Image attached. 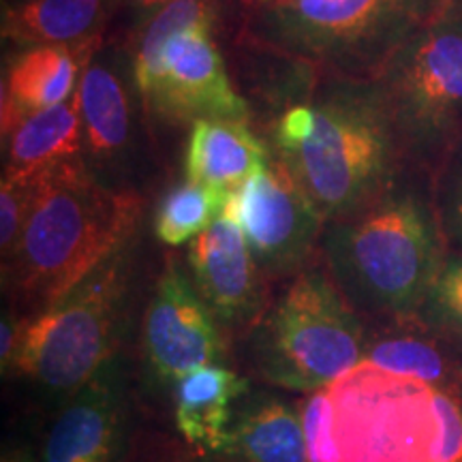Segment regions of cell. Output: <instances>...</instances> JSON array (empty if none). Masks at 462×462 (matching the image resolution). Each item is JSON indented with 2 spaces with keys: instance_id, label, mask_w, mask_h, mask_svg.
Instances as JSON below:
<instances>
[{
  "instance_id": "cell-1",
  "label": "cell",
  "mask_w": 462,
  "mask_h": 462,
  "mask_svg": "<svg viewBox=\"0 0 462 462\" xmlns=\"http://www.w3.org/2000/svg\"><path fill=\"white\" fill-rule=\"evenodd\" d=\"M273 142L326 223L366 206L409 167L377 79L315 69L276 120Z\"/></svg>"
},
{
  "instance_id": "cell-2",
  "label": "cell",
  "mask_w": 462,
  "mask_h": 462,
  "mask_svg": "<svg viewBox=\"0 0 462 462\" xmlns=\"http://www.w3.org/2000/svg\"><path fill=\"white\" fill-rule=\"evenodd\" d=\"M143 199L95 176L84 157L39 171L20 245L3 268V285L22 319L60 302L109 257L131 245Z\"/></svg>"
},
{
  "instance_id": "cell-3",
  "label": "cell",
  "mask_w": 462,
  "mask_h": 462,
  "mask_svg": "<svg viewBox=\"0 0 462 462\" xmlns=\"http://www.w3.org/2000/svg\"><path fill=\"white\" fill-rule=\"evenodd\" d=\"M430 189L429 173L407 167L366 206L326 223L323 257L349 304L388 315L426 304L446 262Z\"/></svg>"
},
{
  "instance_id": "cell-4",
  "label": "cell",
  "mask_w": 462,
  "mask_h": 462,
  "mask_svg": "<svg viewBox=\"0 0 462 462\" xmlns=\"http://www.w3.org/2000/svg\"><path fill=\"white\" fill-rule=\"evenodd\" d=\"M432 20V0H285L251 9L246 34L317 71L377 79Z\"/></svg>"
},
{
  "instance_id": "cell-5",
  "label": "cell",
  "mask_w": 462,
  "mask_h": 462,
  "mask_svg": "<svg viewBox=\"0 0 462 462\" xmlns=\"http://www.w3.org/2000/svg\"><path fill=\"white\" fill-rule=\"evenodd\" d=\"M133 262L129 245L60 302L24 321L11 371L65 396L106 371L129 319Z\"/></svg>"
},
{
  "instance_id": "cell-6",
  "label": "cell",
  "mask_w": 462,
  "mask_h": 462,
  "mask_svg": "<svg viewBox=\"0 0 462 462\" xmlns=\"http://www.w3.org/2000/svg\"><path fill=\"white\" fill-rule=\"evenodd\" d=\"M253 364L279 388H328L362 364L364 337L328 265H306L253 332Z\"/></svg>"
},
{
  "instance_id": "cell-7",
  "label": "cell",
  "mask_w": 462,
  "mask_h": 462,
  "mask_svg": "<svg viewBox=\"0 0 462 462\" xmlns=\"http://www.w3.org/2000/svg\"><path fill=\"white\" fill-rule=\"evenodd\" d=\"M377 84L404 161L432 178L462 140V17L421 26L392 56Z\"/></svg>"
},
{
  "instance_id": "cell-8",
  "label": "cell",
  "mask_w": 462,
  "mask_h": 462,
  "mask_svg": "<svg viewBox=\"0 0 462 462\" xmlns=\"http://www.w3.org/2000/svg\"><path fill=\"white\" fill-rule=\"evenodd\" d=\"M340 462H435L432 388L362 362L328 385Z\"/></svg>"
},
{
  "instance_id": "cell-9",
  "label": "cell",
  "mask_w": 462,
  "mask_h": 462,
  "mask_svg": "<svg viewBox=\"0 0 462 462\" xmlns=\"http://www.w3.org/2000/svg\"><path fill=\"white\" fill-rule=\"evenodd\" d=\"M221 217L240 225L259 270L270 276L300 273L326 227V218L279 157L227 195Z\"/></svg>"
},
{
  "instance_id": "cell-10",
  "label": "cell",
  "mask_w": 462,
  "mask_h": 462,
  "mask_svg": "<svg viewBox=\"0 0 462 462\" xmlns=\"http://www.w3.org/2000/svg\"><path fill=\"white\" fill-rule=\"evenodd\" d=\"M143 103L170 123H248L251 118L212 32L201 28H190L165 43L157 79Z\"/></svg>"
},
{
  "instance_id": "cell-11",
  "label": "cell",
  "mask_w": 462,
  "mask_h": 462,
  "mask_svg": "<svg viewBox=\"0 0 462 462\" xmlns=\"http://www.w3.org/2000/svg\"><path fill=\"white\" fill-rule=\"evenodd\" d=\"M143 351L152 373L173 383L198 368L215 366L223 356L215 313L173 259L148 302Z\"/></svg>"
},
{
  "instance_id": "cell-12",
  "label": "cell",
  "mask_w": 462,
  "mask_h": 462,
  "mask_svg": "<svg viewBox=\"0 0 462 462\" xmlns=\"http://www.w3.org/2000/svg\"><path fill=\"white\" fill-rule=\"evenodd\" d=\"M187 262L199 296L227 328H245L262 313V270L245 231L229 218H217L190 240Z\"/></svg>"
},
{
  "instance_id": "cell-13",
  "label": "cell",
  "mask_w": 462,
  "mask_h": 462,
  "mask_svg": "<svg viewBox=\"0 0 462 462\" xmlns=\"http://www.w3.org/2000/svg\"><path fill=\"white\" fill-rule=\"evenodd\" d=\"M129 396L112 364L69 398L45 435L42 462H120L126 454Z\"/></svg>"
},
{
  "instance_id": "cell-14",
  "label": "cell",
  "mask_w": 462,
  "mask_h": 462,
  "mask_svg": "<svg viewBox=\"0 0 462 462\" xmlns=\"http://www.w3.org/2000/svg\"><path fill=\"white\" fill-rule=\"evenodd\" d=\"M99 50L101 34H92L84 42L20 51L7 69L3 86V140L28 116L67 101Z\"/></svg>"
},
{
  "instance_id": "cell-15",
  "label": "cell",
  "mask_w": 462,
  "mask_h": 462,
  "mask_svg": "<svg viewBox=\"0 0 462 462\" xmlns=\"http://www.w3.org/2000/svg\"><path fill=\"white\" fill-rule=\"evenodd\" d=\"M84 123V161L99 180L129 163L133 103L129 86L109 58H92L79 82Z\"/></svg>"
},
{
  "instance_id": "cell-16",
  "label": "cell",
  "mask_w": 462,
  "mask_h": 462,
  "mask_svg": "<svg viewBox=\"0 0 462 462\" xmlns=\"http://www.w3.org/2000/svg\"><path fill=\"white\" fill-rule=\"evenodd\" d=\"M273 161L268 143L248 123L198 120L190 125L184 171L193 182L234 193Z\"/></svg>"
},
{
  "instance_id": "cell-17",
  "label": "cell",
  "mask_w": 462,
  "mask_h": 462,
  "mask_svg": "<svg viewBox=\"0 0 462 462\" xmlns=\"http://www.w3.org/2000/svg\"><path fill=\"white\" fill-rule=\"evenodd\" d=\"M248 390L240 374L223 366H204L173 383L176 426L184 441L201 454H218L234 421L231 407Z\"/></svg>"
},
{
  "instance_id": "cell-18",
  "label": "cell",
  "mask_w": 462,
  "mask_h": 462,
  "mask_svg": "<svg viewBox=\"0 0 462 462\" xmlns=\"http://www.w3.org/2000/svg\"><path fill=\"white\" fill-rule=\"evenodd\" d=\"M5 171L39 173L84 157L82 99L78 90L67 101L28 116L5 137Z\"/></svg>"
},
{
  "instance_id": "cell-19",
  "label": "cell",
  "mask_w": 462,
  "mask_h": 462,
  "mask_svg": "<svg viewBox=\"0 0 462 462\" xmlns=\"http://www.w3.org/2000/svg\"><path fill=\"white\" fill-rule=\"evenodd\" d=\"M217 456L231 462H309L300 415L279 398H257L231 421Z\"/></svg>"
},
{
  "instance_id": "cell-20",
  "label": "cell",
  "mask_w": 462,
  "mask_h": 462,
  "mask_svg": "<svg viewBox=\"0 0 462 462\" xmlns=\"http://www.w3.org/2000/svg\"><path fill=\"white\" fill-rule=\"evenodd\" d=\"M109 0H7L3 39L17 48L84 42L99 34Z\"/></svg>"
},
{
  "instance_id": "cell-21",
  "label": "cell",
  "mask_w": 462,
  "mask_h": 462,
  "mask_svg": "<svg viewBox=\"0 0 462 462\" xmlns=\"http://www.w3.org/2000/svg\"><path fill=\"white\" fill-rule=\"evenodd\" d=\"M221 0H170L148 20L133 56V82L142 99L157 79L161 56L171 37L190 28L215 32Z\"/></svg>"
},
{
  "instance_id": "cell-22",
  "label": "cell",
  "mask_w": 462,
  "mask_h": 462,
  "mask_svg": "<svg viewBox=\"0 0 462 462\" xmlns=\"http://www.w3.org/2000/svg\"><path fill=\"white\" fill-rule=\"evenodd\" d=\"M225 201L227 193L187 178L161 198L154 217V234L165 245L180 246L198 238L221 218Z\"/></svg>"
},
{
  "instance_id": "cell-23",
  "label": "cell",
  "mask_w": 462,
  "mask_h": 462,
  "mask_svg": "<svg viewBox=\"0 0 462 462\" xmlns=\"http://www.w3.org/2000/svg\"><path fill=\"white\" fill-rule=\"evenodd\" d=\"M364 357L368 364L381 371L424 381V383H439L446 377V360L439 354L437 346L426 340L401 337L383 338L364 349Z\"/></svg>"
},
{
  "instance_id": "cell-24",
  "label": "cell",
  "mask_w": 462,
  "mask_h": 462,
  "mask_svg": "<svg viewBox=\"0 0 462 462\" xmlns=\"http://www.w3.org/2000/svg\"><path fill=\"white\" fill-rule=\"evenodd\" d=\"M39 173L3 171L0 182V257L3 268L11 262L22 231H24L28 212H31Z\"/></svg>"
},
{
  "instance_id": "cell-25",
  "label": "cell",
  "mask_w": 462,
  "mask_h": 462,
  "mask_svg": "<svg viewBox=\"0 0 462 462\" xmlns=\"http://www.w3.org/2000/svg\"><path fill=\"white\" fill-rule=\"evenodd\" d=\"M430 180L446 242L462 253V140L439 165Z\"/></svg>"
},
{
  "instance_id": "cell-26",
  "label": "cell",
  "mask_w": 462,
  "mask_h": 462,
  "mask_svg": "<svg viewBox=\"0 0 462 462\" xmlns=\"http://www.w3.org/2000/svg\"><path fill=\"white\" fill-rule=\"evenodd\" d=\"M302 429L309 462H340L337 409L330 388L315 390L302 404Z\"/></svg>"
},
{
  "instance_id": "cell-27",
  "label": "cell",
  "mask_w": 462,
  "mask_h": 462,
  "mask_svg": "<svg viewBox=\"0 0 462 462\" xmlns=\"http://www.w3.org/2000/svg\"><path fill=\"white\" fill-rule=\"evenodd\" d=\"M439 323L462 337V253L446 257L426 300Z\"/></svg>"
},
{
  "instance_id": "cell-28",
  "label": "cell",
  "mask_w": 462,
  "mask_h": 462,
  "mask_svg": "<svg viewBox=\"0 0 462 462\" xmlns=\"http://www.w3.org/2000/svg\"><path fill=\"white\" fill-rule=\"evenodd\" d=\"M432 409L437 415L435 462L462 460V409L452 394L432 388Z\"/></svg>"
},
{
  "instance_id": "cell-29",
  "label": "cell",
  "mask_w": 462,
  "mask_h": 462,
  "mask_svg": "<svg viewBox=\"0 0 462 462\" xmlns=\"http://www.w3.org/2000/svg\"><path fill=\"white\" fill-rule=\"evenodd\" d=\"M190 454L180 443L171 441L170 437L140 435L126 449L125 458L120 462H189Z\"/></svg>"
},
{
  "instance_id": "cell-30",
  "label": "cell",
  "mask_w": 462,
  "mask_h": 462,
  "mask_svg": "<svg viewBox=\"0 0 462 462\" xmlns=\"http://www.w3.org/2000/svg\"><path fill=\"white\" fill-rule=\"evenodd\" d=\"M22 328H24V319L14 309L5 310L3 321H0V368H3V374H7V371L14 366L22 338Z\"/></svg>"
},
{
  "instance_id": "cell-31",
  "label": "cell",
  "mask_w": 462,
  "mask_h": 462,
  "mask_svg": "<svg viewBox=\"0 0 462 462\" xmlns=\"http://www.w3.org/2000/svg\"><path fill=\"white\" fill-rule=\"evenodd\" d=\"M432 14H435V20L462 17V0H432Z\"/></svg>"
},
{
  "instance_id": "cell-32",
  "label": "cell",
  "mask_w": 462,
  "mask_h": 462,
  "mask_svg": "<svg viewBox=\"0 0 462 462\" xmlns=\"http://www.w3.org/2000/svg\"><path fill=\"white\" fill-rule=\"evenodd\" d=\"M131 5H137V7L142 9H152V7H163L165 3H170V0H129Z\"/></svg>"
},
{
  "instance_id": "cell-33",
  "label": "cell",
  "mask_w": 462,
  "mask_h": 462,
  "mask_svg": "<svg viewBox=\"0 0 462 462\" xmlns=\"http://www.w3.org/2000/svg\"><path fill=\"white\" fill-rule=\"evenodd\" d=\"M3 462H31L24 452H5Z\"/></svg>"
},
{
  "instance_id": "cell-34",
  "label": "cell",
  "mask_w": 462,
  "mask_h": 462,
  "mask_svg": "<svg viewBox=\"0 0 462 462\" xmlns=\"http://www.w3.org/2000/svg\"><path fill=\"white\" fill-rule=\"evenodd\" d=\"M460 462H462V460H460Z\"/></svg>"
}]
</instances>
